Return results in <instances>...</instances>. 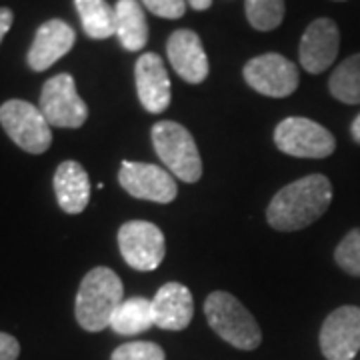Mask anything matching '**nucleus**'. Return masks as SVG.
<instances>
[{
    "instance_id": "obj_25",
    "label": "nucleus",
    "mask_w": 360,
    "mask_h": 360,
    "mask_svg": "<svg viewBox=\"0 0 360 360\" xmlns=\"http://www.w3.org/2000/svg\"><path fill=\"white\" fill-rule=\"evenodd\" d=\"M142 4L160 18H182L186 13V0H141Z\"/></svg>"
},
{
    "instance_id": "obj_9",
    "label": "nucleus",
    "mask_w": 360,
    "mask_h": 360,
    "mask_svg": "<svg viewBox=\"0 0 360 360\" xmlns=\"http://www.w3.org/2000/svg\"><path fill=\"white\" fill-rule=\"evenodd\" d=\"M243 72L250 89L270 98L290 96L300 82L298 66L276 52H266L248 60Z\"/></svg>"
},
{
    "instance_id": "obj_17",
    "label": "nucleus",
    "mask_w": 360,
    "mask_h": 360,
    "mask_svg": "<svg viewBox=\"0 0 360 360\" xmlns=\"http://www.w3.org/2000/svg\"><path fill=\"white\" fill-rule=\"evenodd\" d=\"M54 193L66 214H80L90 200L89 172L77 160H65L54 172Z\"/></svg>"
},
{
    "instance_id": "obj_8",
    "label": "nucleus",
    "mask_w": 360,
    "mask_h": 360,
    "mask_svg": "<svg viewBox=\"0 0 360 360\" xmlns=\"http://www.w3.org/2000/svg\"><path fill=\"white\" fill-rule=\"evenodd\" d=\"M118 248L124 262L139 272L158 269L167 255L165 234L146 220L124 222L118 231Z\"/></svg>"
},
{
    "instance_id": "obj_12",
    "label": "nucleus",
    "mask_w": 360,
    "mask_h": 360,
    "mask_svg": "<svg viewBox=\"0 0 360 360\" xmlns=\"http://www.w3.org/2000/svg\"><path fill=\"white\" fill-rule=\"evenodd\" d=\"M340 49V30L333 18H316L300 39V66L310 75H321L335 65Z\"/></svg>"
},
{
    "instance_id": "obj_28",
    "label": "nucleus",
    "mask_w": 360,
    "mask_h": 360,
    "mask_svg": "<svg viewBox=\"0 0 360 360\" xmlns=\"http://www.w3.org/2000/svg\"><path fill=\"white\" fill-rule=\"evenodd\" d=\"M191 6H193L194 11H206V8H210V4H212V0H186Z\"/></svg>"
},
{
    "instance_id": "obj_11",
    "label": "nucleus",
    "mask_w": 360,
    "mask_h": 360,
    "mask_svg": "<svg viewBox=\"0 0 360 360\" xmlns=\"http://www.w3.org/2000/svg\"><path fill=\"white\" fill-rule=\"evenodd\" d=\"M321 350L326 360H352L360 350V309L333 310L321 328Z\"/></svg>"
},
{
    "instance_id": "obj_26",
    "label": "nucleus",
    "mask_w": 360,
    "mask_h": 360,
    "mask_svg": "<svg viewBox=\"0 0 360 360\" xmlns=\"http://www.w3.org/2000/svg\"><path fill=\"white\" fill-rule=\"evenodd\" d=\"M20 354V345L14 336L0 333V360H16Z\"/></svg>"
},
{
    "instance_id": "obj_20",
    "label": "nucleus",
    "mask_w": 360,
    "mask_h": 360,
    "mask_svg": "<svg viewBox=\"0 0 360 360\" xmlns=\"http://www.w3.org/2000/svg\"><path fill=\"white\" fill-rule=\"evenodd\" d=\"M75 6L86 37L104 40L116 34L115 8L106 0H75Z\"/></svg>"
},
{
    "instance_id": "obj_27",
    "label": "nucleus",
    "mask_w": 360,
    "mask_h": 360,
    "mask_svg": "<svg viewBox=\"0 0 360 360\" xmlns=\"http://www.w3.org/2000/svg\"><path fill=\"white\" fill-rule=\"evenodd\" d=\"M14 22V13L11 8H6V6H0V42L4 40L6 37V32L11 30V26Z\"/></svg>"
},
{
    "instance_id": "obj_6",
    "label": "nucleus",
    "mask_w": 360,
    "mask_h": 360,
    "mask_svg": "<svg viewBox=\"0 0 360 360\" xmlns=\"http://www.w3.org/2000/svg\"><path fill=\"white\" fill-rule=\"evenodd\" d=\"M274 144L281 153L296 158H326L336 150L333 132L304 116L284 118L274 129Z\"/></svg>"
},
{
    "instance_id": "obj_1",
    "label": "nucleus",
    "mask_w": 360,
    "mask_h": 360,
    "mask_svg": "<svg viewBox=\"0 0 360 360\" xmlns=\"http://www.w3.org/2000/svg\"><path fill=\"white\" fill-rule=\"evenodd\" d=\"M333 202V184L324 174H309L286 184L266 208V220L274 231L295 232L321 219Z\"/></svg>"
},
{
    "instance_id": "obj_30",
    "label": "nucleus",
    "mask_w": 360,
    "mask_h": 360,
    "mask_svg": "<svg viewBox=\"0 0 360 360\" xmlns=\"http://www.w3.org/2000/svg\"><path fill=\"white\" fill-rule=\"evenodd\" d=\"M336 2H342V0H336Z\"/></svg>"
},
{
    "instance_id": "obj_24",
    "label": "nucleus",
    "mask_w": 360,
    "mask_h": 360,
    "mask_svg": "<svg viewBox=\"0 0 360 360\" xmlns=\"http://www.w3.org/2000/svg\"><path fill=\"white\" fill-rule=\"evenodd\" d=\"M110 360H167V354L155 342L136 340V342L120 345L112 352Z\"/></svg>"
},
{
    "instance_id": "obj_29",
    "label": "nucleus",
    "mask_w": 360,
    "mask_h": 360,
    "mask_svg": "<svg viewBox=\"0 0 360 360\" xmlns=\"http://www.w3.org/2000/svg\"><path fill=\"white\" fill-rule=\"evenodd\" d=\"M350 134H352V139L356 144H360V115L352 120V127H350Z\"/></svg>"
},
{
    "instance_id": "obj_2",
    "label": "nucleus",
    "mask_w": 360,
    "mask_h": 360,
    "mask_svg": "<svg viewBox=\"0 0 360 360\" xmlns=\"http://www.w3.org/2000/svg\"><path fill=\"white\" fill-rule=\"evenodd\" d=\"M124 300V286L115 270L106 266L92 269L82 278L77 295L78 324L89 333H101L110 326L116 309Z\"/></svg>"
},
{
    "instance_id": "obj_14",
    "label": "nucleus",
    "mask_w": 360,
    "mask_h": 360,
    "mask_svg": "<svg viewBox=\"0 0 360 360\" xmlns=\"http://www.w3.org/2000/svg\"><path fill=\"white\" fill-rule=\"evenodd\" d=\"M167 54L174 72L188 84H200L208 77V58L200 37L188 30L180 28L170 34L167 42Z\"/></svg>"
},
{
    "instance_id": "obj_23",
    "label": "nucleus",
    "mask_w": 360,
    "mask_h": 360,
    "mask_svg": "<svg viewBox=\"0 0 360 360\" xmlns=\"http://www.w3.org/2000/svg\"><path fill=\"white\" fill-rule=\"evenodd\" d=\"M335 260L340 269L350 276H360V229H352L338 243Z\"/></svg>"
},
{
    "instance_id": "obj_22",
    "label": "nucleus",
    "mask_w": 360,
    "mask_h": 360,
    "mask_svg": "<svg viewBox=\"0 0 360 360\" xmlns=\"http://www.w3.org/2000/svg\"><path fill=\"white\" fill-rule=\"evenodd\" d=\"M245 8L250 26L260 32L278 28L284 18V0H246Z\"/></svg>"
},
{
    "instance_id": "obj_15",
    "label": "nucleus",
    "mask_w": 360,
    "mask_h": 360,
    "mask_svg": "<svg viewBox=\"0 0 360 360\" xmlns=\"http://www.w3.org/2000/svg\"><path fill=\"white\" fill-rule=\"evenodd\" d=\"M136 92L142 108L150 115L165 112L170 104V78L162 58L155 52H146L134 66Z\"/></svg>"
},
{
    "instance_id": "obj_18",
    "label": "nucleus",
    "mask_w": 360,
    "mask_h": 360,
    "mask_svg": "<svg viewBox=\"0 0 360 360\" xmlns=\"http://www.w3.org/2000/svg\"><path fill=\"white\" fill-rule=\"evenodd\" d=\"M116 37L122 49L139 52L148 42V25L139 0H118L115 6Z\"/></svg>"
},
{
    "instance_id": "obj_7",
    "label": "nucleus",
    "mask_w": 360,
    "mask_h": 360,
    "mask_svg": "<svg viewBox=\"0 0 360 360\" xmlns=\"http://www.w3.org/2000/svg\"><path fill=\"white\" fill-rule=\"evenodd\" d=\"M40 112L56 129H80L89 118V106L78 94L68 72L49 78L40 92Z\"/></svg>"
},
{
    "instance_id": "obj_4",
    "label": "nucleus",
    "mask_w": 360,
    "mask_h": 360,
    "mask_svg": "<svg viewBox=\"0 0 360 360\" xmlns=\"http://www.w3.org/2000/svg\"><path fill=\"white\" fill-rule=\"evenodd\" d=\"M153 144L158 158L165 162L167 170L184 180V182H198L202 176V160L198 146L194 142L193 134L179 122L162 120L153 127Z\"/></svg>"
},
{
    "instance_id": "obj_13",
    "label": "nucleus",
    "mask_w": 360,
    "mask_h": 360,
    "mask_svg": "<svg viewBox=\"0 0 360 360\" xmlns=\"http://www.w3.org/2000/svg\"><path fill=\"white\" fill-rule=\"evenodd\" d=\"M75 42V28L60 18H51L39 26L32 46L26 54V63L34 72H44L72 51Z\"/></svg>"
},
{
    "instance_id": "obj_5",
    "label": "nucleus",
    "mask_w": 360,
    "mask_h": 360,
    "mask_svg": "<svg viewBox=\"0 0 360 360\" xmlns=\"http://www.w3.org/2000/svg\"><path fill=\"white\" fill-rule=\"evenodd\" d=\"M0 124L25 153L42 155L51 148L52 130L39 106L13 98L0 106Z\"/></svg>"
},
{
    "instance_id": "obj_16",
    "label": "nucleus",
    "mask_w": 360,
    "mask_h": 360,
    "mask_svg": "<svg viewBox=\"0 0 360 360\" xmlns=\"http://www.w3.org/2000/svg\"><path fill=\"white\" fill-rule=\"evenodd\" d=\"M153 302L155 326L162 330H184L194 316L191 290L180 283H167L156 290Z\"/></svg>"
},
{
    "instance_id": "obj_19",
    "label": "nucleus",
    "mask_w": 360,
    "mask_h": 360,
    "mask_svg": "<svg viewBox=\"0 0 360 360\" xmlns=\"http://www.w3.org/2000/svg\"><path fill=\"white\" fill-rule=\"evenodd\" d=\"M153 326H155L153 302L144 296H132L129 300H122V304L116 309L110 321V328L116 335L122 336L141 335Z\"/></svg>"
},
{
    "instance_id": "obj_3",
    "label": "nucleus",
    "mask_w": 360,
    "mask_h": 360,
    "mask_svg": "<svg viewBox=\"0 0 360 360\" xmlns=\"http://www.w3.org/2000/svg\"><path fill=\"white\" fill-rule=\"evenodd\" d=\"M205 314L210 328L234 348L255 350L260 347L262 333L257 319L231 292H210L205 300Z\"/></svg>"
},
{
    "instance_id": "obj_21",
    "label": "nucleus",
    "mask_w": 360,
    "mask_h": 360,
    "mask_svg": "<svg viewBox=\"0 0 360 360\" xmlns=\"http://www.w3.org/2000/svg\"><path fill=\"white\" fill-rule=\"evenodd\" d=\"M328 90L340 103L360 104V52L336 66L328 80Z\"/></svg>"
},
{
    "instance_id": "obj_10",
    "label": "nucleus",
    "mask_w": 360,
    "mask_h": 360,
    "mask_svg": "<svg viewBox=\"0 0 360 360\" xmlns=\"http://www.w3.org/2000/svg\"><path fill=\"white\" fill-rule=\"evenodd\" d=\"M118 182L130 196L158 202V205L172 202L179 194L176 180L172 179V174L167 168L146 165V162L122 160V167L118 172Z\"/></svg>"
}]
</instances>
